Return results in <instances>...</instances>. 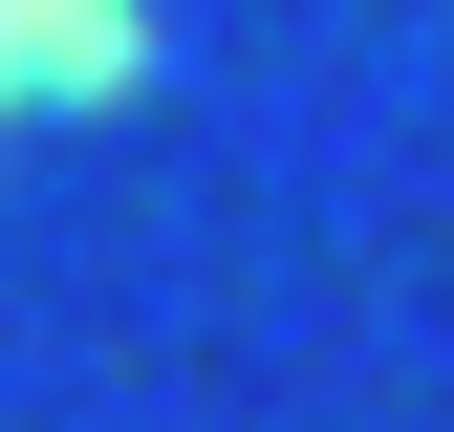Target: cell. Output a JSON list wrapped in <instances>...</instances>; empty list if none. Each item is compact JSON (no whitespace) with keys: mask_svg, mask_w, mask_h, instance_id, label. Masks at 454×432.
I'll return each instance as SVG.
<instances>
[{"mask_svg":"<svg viewBox=\"0 0 454 432\" xmlns=\"http://www.w3.org/2000/svg\"><path fill=\"white\" fill-rule=\"evenodd\" d=\"M152 66V0H0V108H108Z\"/></svg>","mask_w":454,"mask_h":432,"instance_id":"6da1fadb","label":"cell"}]
</instances>
